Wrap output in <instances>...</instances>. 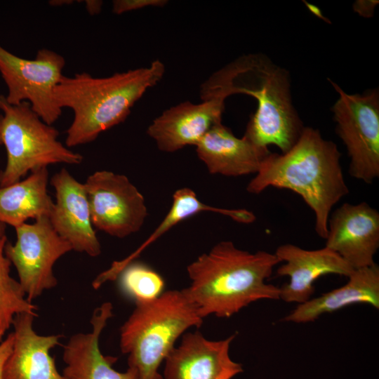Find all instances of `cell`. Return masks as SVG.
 Returning a JSON list of instances; mask_svg holds the SVG:
<instances>
[{
    "label": "cell",
    "mask_w": 379,
    "mask_h": 379,
    "mask_svg": "<svg viewBox=\"0 0 379 379\" xmlns=\"http://www.w3.org/2000/svg\"><path fill=\"white\" fill-rule=\"evenodd\" d=\"M13 345V334L12 332L0 342V379H4V368L7 359L11 353Z\"/></svg>",
    "instance_id": "25"
},
{
    "label": "cell",
    "mask_w": 379,
    "mask_h": 379,
    "mask_svg": "<svg viewBox=\"0 0 379 379\" xmlns=\"http://www.w3.org/2000/svg\"><path fill=\"white\" fill-rule=\"evenodd\" d=\"M281 262L279 276L289 281L279 287V299L286 302L304 303L312 298L314 281L320 277L334 274L348 277L354 269L338 253L324 246L306 250L292 244L280 245L274 252Z\"/></svg>",
    "instance_id": "14"
},
{
    "label": "cell",
    "mask_w": 379,
    "mask_h": 379,
    "mask_svg": "<svg viewBox=\"0 0 379 379\" xmlns=\"http://www.w3.org/2000/svg\"><path fill=\"white\" fill-rule=\"evenodd\" d=\"M213 212L227 215L241 223H251L255 215L246 209H228L218 208L201 201L190 188L178 189L173 194V201L168 213L145 241L129 256L120 261L114 262L111 267L100 274L92 285L95 289L107 281L117 279L120 272L152 243L181 221L201 212Z\"/></svg>",
    "instance_id": "20"
},
{
    "label": "cell",
    "mask_w": 379,
    "mask_h": 379,
    "mask_svg": "<svg viewBox=\"0 0 379 379\" xmlns=\"http://www.w3.org/2000/svg\"><path fill=\"white\" fill-rule=\"evenodd\" d=\"M378 2V0H357L353 4V10L364 18H371Z\"/></svg>",
    "instance_id": "26"
},
{
    "label": "cell",
    "mask_w": 379,
    "mask_h": 379,
    "mask_svg": "<svg viewBox=\"0 0 379 379\" xmlns=\"http://www.w3.org/2000/svg\"><path fill=\"white\" fill-rule=\"evenodd\" d=\"M48 182V171L43 168L23 180L0 187V222L16 227L29 218H49L54 202Z\"/></svg>",
    "instance_id": "21"
},
{
    "label": "cell",
    "mask_w": 379,
    "mask_h": 379,
    "mask_svg": "<svg viewBox=\"0 0 379 379\" xmlns=\"http://www.w3.org/2000/svg\"><path fill=\"white\" fill-rule=\"evenodd\" d=\"M113 315V306L103 302L95 308L91 319V331L72 335L64 346L62 359L66 364L62 375L67 379H135V373L128 368L119 372L112 365L117 358L104 356L99 339L108 320Z\"/></svg>",
    "instance_id": "16"
},
{
    "label": "cell",
    "mask_w": 379,
    "mask_h": 379,
    "mask_svg": "<svg viewBox=\"0 0 379 379\" xmlns=\"http://www.w3.org/2000/svg\"><path fill=\"white\" fill-rule=\"evenodd\" d=\"M195 147L198 157L211 174L229 177L256 174L271 152L244 135L237 138L222 122L215 124Z\"/></svg>",
    "instance_id": "18"
},
{
    "label": "cell",
    "mask_w": 379,
    "mask_h": 379,
    "mask_svg": "<svg viewBox=\"0 0 379 379\" xmlns=\"http://www.w3.org/2000/svg\"><path fill=\"white\" fill-rule=\"evenodd\" d=\"M325 246L354 270L375 264L379 248V212L368 203H344L331 213Z\"/></svg>",
    "instance_id": "11"
},
{
    "label": "cell",
    "mask_w": 379,
    "mask_h": 379,
    "mask_svg": "<svg viewBox=\"0 0 379 379\" xmlns=\"http://www.w3.org/2000/svg\"><path fill=\"white\" fill-rule=\"evenodd\" d=\"M86 8L87 11L91 15H95L100 13L102 1H95V0H88L86 1Z\"/></svg>",
    "instance_id": "27"
},
{
    "label": "cell",
    "mask_w": 379,
    "mask_h": 379,
    "mask_svg": "<svg viewBox=\"0 0 379 379\" xmlns=\"http://www.w3.org/2000/svg\"><path fill=\"white\" fill-rule=\"evenodd\" d=\"M15 229L16 241L14 244L6 243L5 254L17 270L18 281L27 299L32 302L44 291L56 286L53 266L72 248L55 232L47 216Z\"/></svg>",
    "instance_id": "9"
},
{
    "label": "cell",
    "mask_w": 379,
    "mask_h": 379,
    "mask_svg": "<svg viewBox=\"0 0 379 379\" xmlns=\"http://www.w3.org/2000/svg\"><path fill=\"white\" fill-rule=\"evenodd\" d=\"M0 109V145H4L7 155L6 167L0 173L1 187L51 164L82 162L83 156L58 141L59 131L44 122L28 102L11 105L1 95Z\"/></svg>",
    "instance_id": "6"
},
{
    "label": "cell",
    "mask_w": 379,
    "mask_h": 379,
    "mask_svg": "<svg viewBox=\"0 0 379 379\" xmlns=\"http://www.w3.org/2000/svg\"><path fill=\"white\" fill-rule=\"evenodd\" d=\"M84 185L93 227L117 238L141 229L148 215L145 200L126 175L98 171Z\"/></svg>",
    "instance_id": "10"
},
{
    "label": "cell",
    "mask_w": 379,
    "mask_h": 379,
    "mask_svg": "<svg viewBox=\"0 0 379 379\" xmlns=\"http://www.w3.org/2000/svg\"><path fill=\"white\" fill-rule=\"evenodd\" d=\"M225 100L213 98L200 103L187 101L164 111L147 130L159 150L174 152L195 146L216 124L221 122Z\"/></svg>",
    "instance_id": "15"
},
{
    "label": "cell",
    "mask_w": 379,
    "mask_h": 379,
    "mask_svg": "<svg viewBox=\"0 0 379 379\" xmlns=\"http://www.w3.org/2000/svg\"><path fill=\"white\" fill-rule=\"evenodd\" d=\"M339 97L332 107L336 133L350 159L349 173L372 184L379 177V93L378 88L347 94L328 79Z\"/></svg>",
    "instance_id": "7"
},
{
    "label": "cell",
    "mask_w": 379,
    "mask_h": 379,
    "mask_svg": "<svg viewBox=\"0 0 379 379\" xmlns=\"http://www.w3.org/2000/svg\"><path fill=\"white\" fill-rule=\"evenodd\" d=\"M167 3L166 0H115L112 3V11L120 15L146 7H162Z\"/></svg>",
    "instance_id": "24"
},
{
    "label": "cell",
    "mask_w": 379,
    "mask_h": 379,
    "mask_svg": "<svg viewBox=\"0 0 379 379\" xmlns=\"http://www.w3.org/2000/svg\"><path fill=\"white\" fill-rule=\"evenodd\" d=\"M65 58L47 48L38 51L34 59L18 57L0 46V73L7 88L6 101L11 105L28 102L34 112L52 125L62 114L53 95L62 77Z\"/></svg>",
    "instance_id": "8"
},
{
    "label": "cell",
    "mask_w": 379,
    "mask_h": 379,
    "mask_svg": "<svg viewBox=\"0 0 379 379\" xmlns=\"http://www.w3.org/2000/svg\"><path fill=\"white\" fill-rule=\"evenodd\" d=\"M182 291L169 290L156 299L135 303L120 328V349L135 379H164L159 366L178 338L203 324Z\"/></svg>",
    "instance_id": "5"
},
{
    "label": "cell",
    "mask_w": 379,
    "mask_h": 379,
    "mask_svg": "<svg viewBox=\"0 0 379 379\" xmlns=\"http://www.w3.org/2000/svg\"><path fill=\"white\" fill-rule=\"evenodd\" d=\"M35 317L29 313L15 316L13 349L4 368V379H67L50 355L60 335H39L33 327Z\"/></svg>",
    "instance_id": "17"
},
{
    "label": "cell",
    "mask_w": 379,
    "mask_h": 379,
    "mask_svg": "<svg viewBox=\"0 0 379 379\" xmlns=\"http://www.w3.org/2000/svg\"><path fill=\"white\" fill-rule=\"evenodd\" d=\"M121 291L135 302H145L158 298L164 288L161 276L144 263L132 262L119 274Z\"/></svg>",
    "instance_id": "23"
},
{
    "label": "cell",
    "mask_w": 379,
    "mask_h": 379,
    "mask_svg": "<svg viewBox=\"0 0 379 379\" xmlns=\"http://www.w3.org/2000/svg\"><path fill=\"white\" fill-rule=\"evenodd\" d=\"M6 227L0 222V342L11 327L16 314L37 315V307L27 299L19 281L11 275V262L5 254L8 242Z\"/></svg>",
    "instance_id": "22"
},
{
    "label": "cell",
    "mask_w": 379,
    "mask_h": 379,
    "mask_svg": "<svg viewBox=\"0 0 379 379\" xmlns=\"http://www.w3.org/2000/svg\"><path fill=\"white\" fill-rule=\"evenodd\" d=\"M235 335L211 340L199 331L182 335L165 359L164 379H231L243 371L230 356Z\"/></svg>",
    "instance_id": "12"
},
{
    "label": "cell",
    "mask_w": 379,
    "mask_h": 379,
    "mask_svg": "<svg viewBox=\"0 0 379 379\" xmlns=\"http://www.w3.org/2000/svg\"><path fill=\"white\" fill-rule=\"evenodd\" d=\"M50 183L55 190V202L49 216L53 229L72 250L98 256L101 246L91 222L84 183L65 168L51 178Z\"/></svg>",
    "instance_id": "13"
},
{
    "label": "cell",
    "mask_w": 379,
    "mask_h": 379,
    "mask_svg": "<svg viewBox=\"0 0 379 379\" xmlns=\"http://www.w3.org/2000/svg\"><path fill=\"white\" fill-rule=\"evenodd\" d=\"M164 72V63L157 59L148 67L106 77L86 72L63 75L53 95L60 108H70L74 112L66 146L93 142L102 132L125 121L135 103L161 80Z\"/></svg>",
    "instance_id": "4"
},
{
    "label": "cell",
    "mask_w": 379,
    "mask_h": 379,
    "mask_svg": "<svg viewBox=\"0 0 379 379\" xmlns=\"http://www.w3.org/2000/svg\"><path fill=\"white\" fill-rule=\"evenodd\" d=\"M238 93L258 102L244 135L261 147L273 145L282 153L289 150L305 126L292 102L288 71L263 54L251 53L215 72L200 88L202 100Z\"/></svg>",
    "instance_id": "1"
},
{
    "label": "cell",
    "mask_w": 379,
    "mask_h": 379,
    "mask_svg": "<svg viewBox=\"0 0 379 379\" xmlns=\"http://www.w3.org/2000/svg\"><path fill=\"white\" fill-rule=\"evenodd\" d=\"M357 303L379 309V267L376 263L354 270L345 285L298 305L282 321L309 323L324 314Z\"/></svg>",
    "instance_id": "19"
},
{
    "label": "cell",
    "mask_w": 379,
    "mask_h": 379,
    "mask_svg": "<svg viewBox=\"0 0 379 379\" xmlns=\"http://www.w3.org/2000/svg\"><path fill=\"white\" fill-rule=\"evenodd\" d=\"M280 262L274 253L221 241L187 267L191 283L182 291L201 318H229L258 300H279V287L266 280Z\"/></svg>",
    "instance_id": "2"
},
{
    "label": "cell",
    "mask_w": 379,
    "mask_h": 379,
    "mask_svg": "<svg viewBox=\"0 0 379 379\" xmlns=\"http://www.w3.org/2000/svg\"><path fill=\"white\" fill-rule=\"evenodd\" d=\"M337 145L319 130L305 127L286 152H270L248 182L246 191L259 194L270 187L299 194L314 215V230L326 239L331 209L349 194Z\"/></svg>",
    "instance_id": "3"
}]
</instances>
